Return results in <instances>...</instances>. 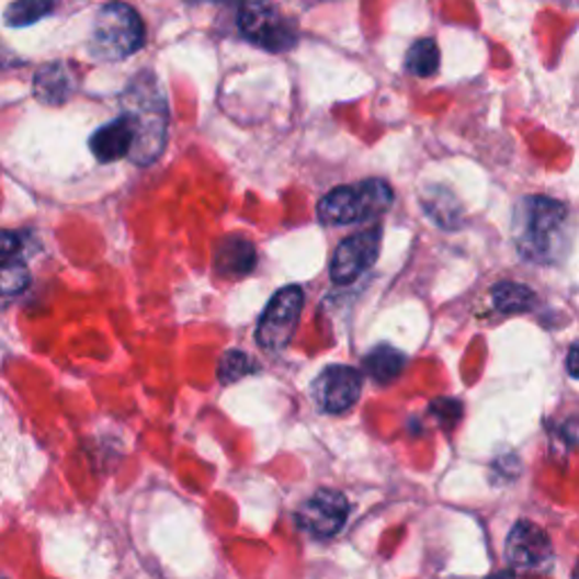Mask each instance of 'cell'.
I'll return each mask as SVG.
<instances>
[{"mask_svg":"<svg viewBox=\"0 0 579 579\" xmlns=\"http://www.w3.org/2000/svg\"><path fill=\"white\" fill-rule=\"evenodd\" d=\"M462 404L455 401V398H438V401L430 404V412L434 415L442 425L451 428L455 421H459L462 417Z\"/></svg>","mask_w":579,"mask_h":579,"instance_id":"ffe728a7","label":"cell"},{"mask_svg":"<svg viewBox=\"0 0 579 579\" xmlns=\"http://www.w3.org/2000/svg\"><path fill=\"white\" fill-rule=\"evenodd\" d=\"M383 229L374 227L342 240L333 253L331 261V279L338 285L353 283L360 274H365L378 259L381 253Z\"/></svg>","mask_w":579,"mask_h":579,"instance_id":"9c48e42d","label":"cell"},{"mask_svg":"<svg viewBox=\"0 0 579 579\" xmlns=\"http://www.w3.org/2000/svg\"><path fill=\"white\" fill-rule=\"evenodd\" d=\"M238 30L245 39L268 53L293 50L299 42L295 23L268 0H242Z\"/></svg>","mask_w":579,"mask_h":579,"instance_id":"5b68a950","label":"cell"},{"mask_svg":"<svg viewBox=\"0 0 579 579\" xmlns=\"http://www.w3.org/2000/svg\"><path fill=\"white\" fill-rule=\"evenodd\" d=\"M21 251V238L14 231H0V261H12Z\"/></svg>","mask_w":579,"mask_h":579,"instance_id":"44dd1931","label":"cell"},{"mask_svg":"<svg viewBox=\"0 0 579 579\" xmlns=\"http://www.w3.org/2000/svg\"><path fill=\"white\" fill-rule=\"evenodd\" d=\"M123 109L132 116L136 140L129 159L136 166L155 163L168 140V104L152 72H138L123 93Z\"/></svg>","mask_w":579,"mask_h":579,"instance_id":"6da1fadb","label":"cell"},{"mask_svg":"<svg viewBox=\"0 0 579 579\" xmlns=\"http://www.w3.org/2000/svg\"><path fill=\"white\" fill-rule=\"evenodd\" d=\"M394 202V191L383 179H365L357 186H340L317 204V220L326 227L367 223L383 215Z\"/></svg>","mask_w":579,"mask_h":579,"instance_id":"3957f363","label":"cell"},{"mask_svg":"<svg viewBox=\"0 0 579 579\" xmlns=\"http://www.w3.org/2000/svg\"><path fill=\"white\" fill-rule=\"evenodd\" d=\"M347 519L349 500L344 498V493L333 489H319L299 507L297 525L315 538H331L340 534Z\"/></svg>","mask_w":579,"mask_h":579,"instance_id":"ba28073f","label":"cell"},{"mask_svg":"<svg viewBox=\"0 0 579 579\" xmlns=\"http://www.w3.org/2000/svg\"><path fill=\"white\" fill-rule=\"evenodd\" d=\"M491 302L496 306V310L504 313V315H512V313H527L534 308L536 297L532 290L523 283H514V281H502L498 285H493L491 290Z\"/></svg>","mask_w":579,"mask_h":579,"instance_id":"9a60e30c","label":"cell"},{"mask_svg":"<svg viewBox=\"0 0 579 579\" xmlns=\"http://www.w3.org/2000/svg\"><path fill=\"white\" fill-rule=\"evenodd\" d=\"M302 308H304V290L299 285H287L279 290L259 321L257 342L265 351L272 353L283 351L290 344V340L295 338Z\"/></svg>","mask_w":579,"mask_h":579,"instance_id":"8992f818","label":"cell"},{"mask_svg":"<svg viewBox=\"0 0 579 579\" xmlns=\"http://www.w3.org/2000/svg\"><path fill=\"white\" fill-rule=\"evenodd\" d=\"M76 93V76L64 61L42 66L34 76V95L44 104H64Z\"/></svg>","mask_w":579,"mask_h":579,"instance_id":"4fadbf2b","label":"cell"},{"mask_svg":"<svg viewBox=\"0 0 579 579\" xmlns=\"http://www.w3.org/2000/svg\"><path fill=\"white\" fill-rule=\"evenodd\" d=\"M59 0H14L5 12V23L12 27H27L55 14Z\"/></svg>","mask_w":579,"mask_h":579,"instance_id":"e0dca14e","label":"cell"},{"mask_svg":"<svg viewBox=\"0 0 579 579\" xmlns=\"http://www.w3.org/2000/svg\"><path fill=\"white\" fill-rule=\"evenodd\" d=\"M504 559L516 572H546L553 564V541L546 530L519 521L507 536Z\"/></svg>","mask_w":579,"mask_h":579,"instance_id":"52a82bcc","label":"cell"},{"mask_svg":"<svg viewBox=\"0 0 579 579\" xmlns=\"http://www.w3.org/2000/svg\"><path fill=\"white\" fill-rule=\"evenodd\" d=\"M440 68V48L432 39H419L406 55V70L415 78H430Z\"/></svg>","mask_w":579,"mask_h":579,"instance_id":"2e32d148","label":"cell"},{"mask_svg":"<svg viewBox=\"0 0 579 579\" xmlns=\"http://www.w3.org/2000/svg\"><path fill=\"white\" fill-rule=\"evenodd\" d=\"M568 220L566 204L553 197H525L514 213V242L532 263H553Z\"/></svg>","mask_w":579,"mask_h":579,"instance_id":"7a4b0ae2","label":"cell"},{"mask_svg":"<svg viewBox=\"0 0 579 579\" xmlns=\"http://www.w3.org/2000/svg\"><path fill=\"white\" fill-rule=\"evenodd\" d=\"M145 46V25L127 3H106L98 10L89 53L98 61H121Z\"/></svg>","mask_w":579,"mask_h":579,"instance_id":"277c9868","label":"cell"},{"mask_svg":"<svg viewBox=\"0 0 579 579\" xmlns=\"http://www.w3.org/2000/svg\"><path fill=\"white\" fill-rule=\"evenodd\" d=\"M30 285V272L19 261H0V299L21 295Z\"/></svg>","mask_w":579,"mask_h":579,"instance_id":"d6986e66","label":"cell"},{"mask_svg":"<svg viewBox=\"0 0 579 579\" xmlns=\"http://www.w3.org/2000/svg\"><path fill=\"white\" fill-rule=\"evenodd\" d=\"M253 372H257L253 360L245 351H236V349L227 351L220 360V365H217V378H220L223 385H231Z\"/></svg>","mask_w":579,"mask_h":579,"instance_id":"ac0fdd59","label":"cell"},{"mask_svg":"<svg viewBox=\"0 0 579 579\" xmlns=\"http://www.w3.org/2000/svg\"><path fill=\"white\" fill-rule=\"evenodd\" d=\"M259 257L257 247L245 236H227L220 240L215 249V270L220 276L240 279L253 272Z\"/></svg>","mask_w":579,"mask_h":579,"instance_id":"7c38bea8","label":"cell"},{"mask_svg":"<svg viewBox=\"0 0 579 579\" xmlns=\"http://www.w3.org/2000/svg\"><path fill=\"white\" fill-rule=\"evenodd\" d=\"M191 3H213V5H238L242 0H191Z\"/></svg>","mask_w":579,"mask_h":579,"instance_id":"cb8c5ba5","label":"cell"},{"mask_svg":"<svg viewBox=\"0 0 579 579\" xmlns=\"http://www.w3.org/2000/svg\"><path fill=\"white\" fill-rule=\"evenodd\" d=\"M575 577H579V561H577V568H575Z\"/></svg>","mask_w":579,"mask_h":579,"instance_id":"d4e9b609","label":"cell"},{"mask_svg":"<svg viewBox=\"0 0 579 579\" xmlns=\"http://www.w3.org/2000/svg\"><path fill=\"white\" fill-rule=\"evenodd\" d=\"M360 391L362 374L349 365L326 367L313 385L315 401L326 415H342L351 410L357 404Z\"/></svg>","mask_w":579,"mask_h":579,"instance_id":"30bf717a","label":"cell"},{"mask_svg":"<svg viewBox=\"0 0 579 579\" xmlns=\"http://www.w3.org/2000/svg\"><path fill=\"white\" fill-rule=\"evenodd\" d=\"M16 64V57L3 46V42H0V66H14Z\"/></svg>","mask_w":579,"mask_h":579,"instance_id":"603a6c76","label":"cell"},{"mask_svg":"<svg viewBox=\"0 0 579 579\" xmlns=\"http://www.w3.org/2000/svg\"><path fill=\"white\" fill-rule=\"evenodd\" d=\"M134 140H136L134 121H132L129 114L123 112L116 121L100 127L91 136L89 145H91V152L95 155L98 161L112 163V161L129 157V152L134 148Z\"/></svg>","mask_w":579,"mask_h":579,"instance_id":"8fae6325","label":"cell"},{"mask_svg":"<svg viewBox=\"0 0 579 579\" xmlns=\"http://www.w3.org/2000/svg\"><path fill=\"white\" fill-rule=\"evenodd\" d=\"M406 365H408V355L391 344H378L376 349H372L365 355L367 374L381 385L396 381L398 376L404 374Z\"/></svg>","mask_w":579,"mask_h":579,"instance_id":"5bb4252c","label":"cell"},{"mask_svg":"<svg viewBox=\"0 0 579 579\" xmlns=\"http://www.w3.org/2000/svg\"><path fill=\"white\" fill-rule=\"evenodd\" d=\"M566 370L572 378L579 381V347H572L566 355Z\"/></svg>","mask_w":579,"mask_h":579,"instance_id":"7402d4cb","label":"cell"}]
</instances>
